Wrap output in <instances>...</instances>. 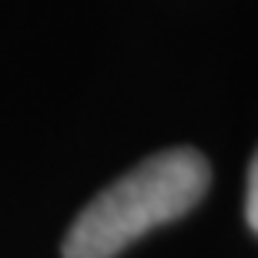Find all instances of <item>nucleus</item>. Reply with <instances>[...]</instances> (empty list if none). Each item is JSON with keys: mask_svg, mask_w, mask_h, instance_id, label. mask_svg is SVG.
I'll list each match as a JSON object with an SVG mask.
<instances>
[{"mask_svg": "<svg viewBox=\"0 0 258 258\" xmlns=\"http://www.w3.org/2000/svg\"><path fill=\"white\" fill-rule=\"evenodd\" d=\"M211 168L195 148L151 154L107 184L64 238V258H114L158 225L181 218L205 198Z\"/></svg>", "mask_w": 258, "mask_h": 258, "instance_id": "f257e3e1", "label": "nucleus"}, {"mask_svg": "<svg viewBox=\"0 0 258 258\" xmlns=\"http://www.w3.org/2000/svg\"><path fill=\"white\" fill-rule=\"evenodd\" d=\"M245 218H248L251 231L258 235V151L251 158V168H248V195H245Z\"/></svg>", "mask_w": 258, "mask_h": 258, "instance_id": "f03ea898", "label": "nucleus"}]
</instances>
